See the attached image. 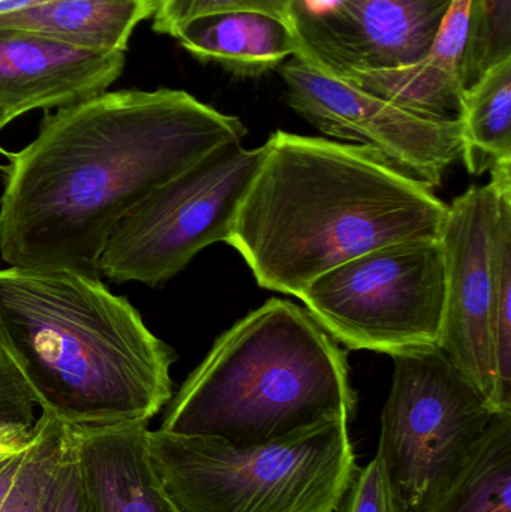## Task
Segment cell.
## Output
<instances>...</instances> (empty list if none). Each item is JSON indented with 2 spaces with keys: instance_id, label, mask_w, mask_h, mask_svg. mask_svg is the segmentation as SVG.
Listing matches in <instances>:
<instances>
[{
  "instance_id": "6da1fadb",
  "label": "cell",
  "mask_w": 511,
  "mask_h": 512,
  "mask_svg": "<svg viewBox=\"0 0 511 512\" xmlns=\"http://www.w3.org/2000/svg\"><path fill=\"white\" fill-rule=\"evenodd\" d=\"M246 134L239 117L185 90H105L57 108L9 155L0 256L9 267L101 279L117 224L171 177Z\"/></svg>"
},
{
  "instance_id": "7a4b0ae2",
  "label": "cell",
  "mask_w": 511,
  "mask_h": 512,
  "mask_svg": "<svg viewBox=\"0 0 511 512\" xmlns=\"http://www.w3.org/2000/svg\"><path fill=\"white\" fill-rule=\"evenodd\" d=\"M446 213L432 189L374 150L276 131L227 243L258 285L300 298L357 256L440 239Z\"/></svg>"
},
{
  "instance_id": "3957f363",
  "label": "cell",
  "mask_w": 511,
  "mask_h": 512,
  "mask_svg": "<svg viewBox=\"0 0 511 512\" xmlns=\"http://www.w3.org/2000/svg\"><path fill=\"white\" fill-rule=\"evenodd\" d=\"M0 349L69 427L149 423L173 397L176 352L128 298L75 271L0 270Z\"/></svg>"
},
{
  "instance_id": "277c9868",
  "label": "cell",
  "mask_w": 511,
  "mask_h": 512,
  "mask_svg": "<svg viewBox=\"0 0 511 512\" xmlns=\"http://www.w3.org/2000/svg\"><path fill=\"white\" fill-rule=\"evenodd\" d=\"M356 409L338 342L305 307L272 298L216 339L167 403L161 430L248 447L327 418L351 421Z\"/></svg>"
},
{
  "instance_id": "5b68a950",
  "label": "cell",
  "mask_w": 511,
  "mask_h": 512,
  "mask_svg": "<svg viewBox=\"0 0 511 512\" xmlns=\"http://www.w3.org/2000/svg\"><path fill=\"white\" fill-rule=\"evenodd\" d=\"M347 417L261 445L147 432L153 471L180 512H335L356 477Z\"/></svg>"
},
{
  "instance_id": "8992f818",
  "label": "cell",
  "mask_w": 511,
  "mask_h": 512,
  "mask_svg": "<svg viewBox=\"0 0 511 512\" xmlns=\"http://www.w3.org/2000/svg\"><path fill=\"white\" fill-rule=\"evenodd\" d=\"M392 358L377 456L408 510L429 512L497 414L438 346Z\"/></svg>"
},
{
  "instance_id": "52a82bcc",
  "label": "cell",
  "mask_w": 511,
  "mask_h": 512,
  "mask_svg": "<svg viewBox=\"0 0 511 512\" xmlns=\"http://www.w3.org/2000/svg\"><path fill=\"white\" fill-rule=\"evenodd\" d=\"M263 158L264 146L230 141L150 192L108 237L102 276L155 288L207 246L227 243Z\"/></svg>"
},
{
  "instance_id": "ba28073f",
  "label": "cell",
  "mask_w": 511,
  "mask_h": 512,
  "mask_svg": "<svg viewBox=\"0 0 511 512\" xmlns=\"http://www.w3.org/2000/svg\"><path fill=\"white\" fill-rule=\"evenodd\" d=\"M300 300L348 349L392 357L440 345L446 271L438 240L384 246L314 280Z\"/></svg>"
},
{
  "instance_id": "9c48e42d",
  "label": "cell",
  "mask_w": 511,
  "mask_h": 512,
  "mask_svg": "<svg viewBox=\"0 0 511 512\" xmlns=\"http://www.w3.org/2000/svg\"><path fill=\"white\" fill-rule=\"evenodd\" d=\"M287 104L318 131L374 150L399 173L440 188L464 152L461 122L416 116L294 56L279 68Z\"/></svg>"
},
{
  "instance_id": "30bf717a",
  "label": "cell",
  "mask_w": 511,
  "mask_h": 512,
  "mask_svg": "<svg viewBox=\"0 0 511 512\" xmlns=\"http://www.w3.org/2000/svg\"><path fill=\"white\" fill-rule=\"evenodd\" d=\"M500 195L494 182L471 186L447 206L441 228L446 303L438 348L498 414L492 349L495 240Z\"/></svg>"
},
{
  "instance_id": "8fae6325",
  "label": "cell",
  "mask_w": 511,
  "mask_h": 512,
  "mask_svg": "<svg viewBox=\"0 0 511 512\" xmlns=\"http://www.w3.org/2000/svg\"><path fill=\"white\" fill-rule=\"evenodd\" d=\"M453 0H291L299 54L333 77L401 68L428 53Z\"/></svg>"
},
{
  "instance_id": "7c38bea8",
  "label": "cell",
  "mask_w": 511,
  "mask_h": 512,
  "mask_svg": "<svg viewBox=\"0 0 511 512\" xmlns=\"http://www.w3.org/2000/svg\"><path fill=\"white\" fill-rule=\"evenodd\" d=\"M494 62L491 0H453L422 60L345 81L423 119L461 122L465 92Z\"/></svg>"
},
{
  "instance_id": "4fadbf2b",
  "label": "cell",
  "mask_w": 511,
  "mask_h": 512,
  "mask_svg": "<svg viewBox=\"0 0 511 512\" xmlns=\"http://www.w3.org/2000/svg\"><path fill=\"white\" fill-rule=\"evenodd\" d=\"M123 68L125 53L83 50L41 33L0 27V104L14 117L99 95Z\"/></svg>"
},
{
  "instance_id": "5bb4252c",
  "label": "cell",
  "mask_w": 511,
  "mask_h": 512,
  "mask_svg": "<svg viewBox=\"0 0 511 512\" xmlns=\"http://www.w3.org/2000/svg\"><path fill=\"white\" fill-rule=\"evenodd\" d=\"M89 512H180L147 453L149 423L71 427Z\"/></svg>"
},
{
  "instance_id": "9a60e30c",
  "label": "cell",
  "mask_w": 511,
  "mask_h": 512,
  "mask_svg": "<svg viewBox=\"0 0 511 512\" xmlns=\"http://www.w3.org/2000/svg\"><path fill=\"white\" fill-rule=\"evenodd\" d=\"M195 59L240 77H260L299 54L290 26L254 11L221 12L189 21L173 35Z\"/></svg>"
},
{
  "instance_id": "2e32d148",
  "label": "cell",
  "mask_w": 511,
  "mask_h": 512,
  "mask_svg": "<svg viewBox=\"0 0 511 512\" xmlns=\"http://www.w3.org/2000/svg\"><path fill=\"white\" fill-rule=\"evenodd\" d=\"M158 0H50L2 15L0 27L41 33L65 44L126 53L138 24L155 14Z\"/></svg>"
},
{
  "instance_id": "e0dca14e",
  "label": "cell",
  "mask_w": 511,
  "mask_h": 512,
  "mask_svg": "<svg viewBox=\"0 0 511 512\" xmlns=\"http://www.w3.org/2000/svg\"><path fill=\"white\" fill-rule=\"evenodd\" d=\"M461 161L473 176L511 159V56L491 63L465 92Z\"/></svg>"
},
{
  "instance_id": "ac0fdd59",
  "label": "cell",
  "mask_w": 511,
  "mask_h": 512,
  "mask_svg": "<svg viewBox=\"0 0 511 512\" xmlns=\"http://www.w3.org/2000/svg\"><path fill=\"white\" fill-rule=\"evenodd\" d=\"M429 512H511V414H497Z\"/></svg>"
},
{
  "instance_id": "d6986e66",
  "label": "cell",
  "mask_w": 511,
  "mask_h": 512,
  "mask_svg": "<svg viewBox=\"0 0 511 512\" xmlns=\"http://www.w3.org/2000/svg\"><path fill=\"white\" fill-rule=\"evenodd\" d=\"M491 180L500 195L495 240V304L492 349L498 414H511V161L497 162Z\"/></svg>"
},
{
  "instance_id": "ffe728a7",
  "label": "cell",
  "mask_w": 511,
  "mask_h": 512,
  "mask_svg": "<svg viewBox=\"0 0 511 512\" xmlns=\"http://www.w3.org/2000/svg\"><path fill=\"white\" fill-rule=\"evenodd\" d=\"M72 429L47 414L35 423V436L0 512H39L48 487L71 447Z\"/></svg>"
},
{
  "instance_id": "44dd1931",
  "label": "cell",
  "mask_w": 511,
  "mask_h": 512,
  "mask_svg": "<svg viewBox=\"0 0 511 512\" xmlns=\"http://www.w3.org/2000/svg\"><path fill=\"white\" fill-rule=\"evenodd\" d=\"M254 11L272 15L291 27V0H158L153 30L173 38L174 33L195 18L221 12Z\"/></svg>"
},
{
  "instance_id": "7402d4cb",
  "label": "cell",
  "mask_w": 511,
  "mask_h": 512,
  "mask_svg": "<svg viewBox=\"0 0 511 512\" xmlns=\"http://www.w3.org/2000/svg\"><path fill=\"white\" fill-rule=\"evenodd\" d=\"M335 512H410L396 492L380 457L357 471Z\"/></svg>"
},
{
  "instance_id": "603a6c76",
  "label": "cell",
  "mask_w": 511,
  "mask_h": 512,
  "mask_svg": "<svg viewBox=\"0 0 511 512\" xmlns=\"http://www.w3.org/2000/svg\"><path fill=\"white\" fill-rule=\"evenodd\" d=\"M36 402L8 355L0 349V429L35 427Z\"/></svg>"
},
{
  "instance_id": "cb8c5ba5",
  "label": "cell",
  "mask_w": 511,
  "mask_h": 512,
  "mask_svg": "<svg viewBox=\"0 0 511 512\" xmlns=\"http://www.w3.org/2000/svg\"><path fill=\"white\" fill-rule=\"evenodd\" d=\"M39 512H89L74 435Z\"/></svg>"
},
{
  "instance_id": "d4e9b609",
  "label": "cell",
  "mask_w": 511,
  "mask_h": 512,
  "mask_svg": "<svg viewBox=\"0 0 511 512\" xmlns=\"http://www.w3.org/2000/svg\"><path fill=\"white\" fill-rule=\"evenodd\" d=\"M35 436V427H9L0 429V468L9 460L26 450L32 444Z\"/></svg>"
},
{
  "instance_id": "484cf974",
  "label": "cell",
  "mask_w": 511,
  "mask_h": 512,
  "mask_svg": "<svg viewBox=\"0 0 511 512\" xmlns=\"http://www.w3.org/2000/svg\"><path fill=\"white\" fill-rule=\"evenodd\" d=\"M26 450L21 451L18 456H15L14 459L9 460V462H6L5 465L0 468V510H2L3 504H5L9 492H11L12 484H14L15 478H17L18 475V471H20L21 462H23V457L24 453H26Z\"/></svg>"
},
{
  "instance_id": "4316f807",
  "label": "cell",
  "mask_w": 511,
  "mask_h": 512,
  "mask_svg": "<svg viewBox=\"0 0 511 512\" xmlns=\"http://www.w3.org/2000/svg\"><path fill=\"white\" fill-rule=\"evenodd\" d=\"M50 2V0H0V17L2 15L15 14L23 9L32 8V6L41 5V3Z\"/></svg>"
},
{
  "instance_id": "83f0119b",
  "label": "cell",
  "mask_w": 511,
  "mask_h": 512,
  "mask_svg": "<svg viewBox=\"0 0 511 512\" xmlns=\"http://www.w3.org/2000/svg\"><path fill=\"white\" fill-rule=\"evenodd\" d=\"M14 119V114H12L8 108L3 107V105L0 104V132H2V129L5 128V126L8 125L9 122H12ZM0 152H2V150H0Z\"/></svg>"
}]
</instances>
